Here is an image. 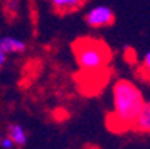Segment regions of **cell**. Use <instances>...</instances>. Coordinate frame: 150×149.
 I'll use <instances>...</instances> for the list:
<instances>
[{"instance_id":"cell-1","label":"cell","mask_w":150,"mask_h":149,"mask_svg":"<svg viewBox=\"0 0 150 149\" xmlns=\"http://www.w3.org/2000/svg\"><path fill=\"white\" fill-rule=\"evenodd\" d=\"M113 121L120 130L132 128V124L144 104L143 93L137 85L128 79H117L113 85Z\"/></svg>"},{"instance_id":"cell-2","label":"cell","mask_w":150,"mask_h":149,"mask_svg":"<svg viewBox=\"0 0 150 149\" xmlns=\"http://www.w3.org/2000/svg\"><path fill=\"white\" fill-rule=\"evenodd\" d=\"M73 54L82 70L85 72H100L109 64L112 52L104 42L89 37H82L73 43Z\"/></svg>"},{"instance_id":"cell-3","label":"cell","mask_w":150,"mask_h":149,"mask_svg":"<svg viewBox=\"0 0 150 149\" xmlns=\"http://www.w3.org/2000/svg\"><path fill=\"white\" fill-rule=\"evenodd\" d=\"M85 21L91 29H103L109 27L115 23V12L107 5H97L89 9L85 15Z\"/></svg>"},{"instance_id":"cell-4","label":"cell","mask_w":150,"mask_h":149,"mask_svg":"<svg viewBox=\"0 0 150 149\" xmlns=\"http://www.w3.org/2000/svg\"><path fill=\"white\" fill-rule=\"evenodd\" d=\"M0 51L6 55L11 54H23L27 51L25 40L15 36H3L0 37Z\"/></svg>"},{"instance_id":"cell-5","label":"cell","mask_w":150,"mask_h":149,"mask_svg":"<svg viewBox=\"0 0 150 149\" xmlns=\"http://www.w3.org/2000/svg\"><path fill=\"white\" fill-rule=\"evenodd\" d=\"M132 128L141 134H150V101H144L132 124Z\"/></svg>"},{"instance_id":"cell-6","label":"cell","mask_w":150,"mask_h":149,"mask_svg":"<svg viewBox=\"0 0 150 149\" xmlns=\"http://www.w3.org/2000/svg\"><path fill=\"white\" fill-rule=\"evenodd\" d=\"M6 136L13 142L15 148H23L25 146V143L28 142V134H27V130L24 128L21 124L18 122H13V124H9L8 125V133Z\"/></svg>"},{"instance_id":"cell-7","label":"cell","mask_w":150,"mask_h":149,"mask_svg":"<svg viewBox=\"0 0 150 149\" xmlns=\"http://www.w3.org/2000/svg\"><path fill=\"white\" fill-rule=\"evenodd\" d=\"M48 2L58 14H70L80 9L86 0H48Z\"/></svg>"},{"instance_id":"cell-8","label":"cell","mask_w":150,"mask_h":149,"mask_svg":"<svg viewBox=\"0 0 150 149\" xmlns=\"http://www.w3.org/2000/svg\"><path fill=\"white\" fill-rule=\"evenodd\" d=\"M5 8L9 14H18L19 11V0H6Z\"/></svg>"},{"instance_id":"cell-9","label":"cell","mask_w":150,"mask_h":149,"mask_svg":"<svg viewBox=\"0 0 150 149\" xmlns=\"http://www.w3.org/2000/svg\"><path fill=\"white\" fill-rule=\"evenodd\" d=\"M143 70L146 75L150 76V51H147L143 57Z\"/></svg>"},{"instance_id":"cell-10","label":"cell","mask_w":150,"mask_h":149,"mask_svg":"<svg viewBox=\"0 0 150 149\" xmlns=\"http://www.w3.org/2000/svg\"><path fill=\"white\" fill-rule=\"evenodd\" d=\"M0 148H2V149H13L15 145H13V142L8 136H5V137L0 139Z\"/></svg>"},{"instance_id":"cell-11","label":"cell","mask_w":150,"mask_h":149,"mask_svg":"<svg viewBox=\"0 0 150 149\" xmlns=\"http://www.w3.org/2000/svg\"><path fill=\"white\" fill-rule=\"evenodd\" d=\"M6 61H8V55L0 51V69H2V67L6 64Z\"/></svg>"}]
</instances>
